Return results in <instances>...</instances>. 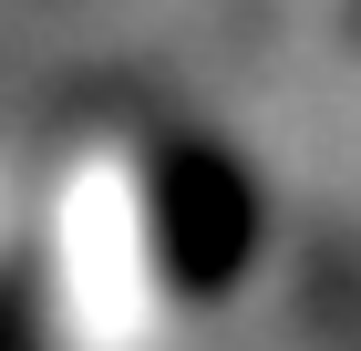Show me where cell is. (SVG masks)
Returning a JSON list of instances; mask_svg holds the SVG:
<instances>
[{
  "label": "cell",
  "instance_id": "1",
  "mask_svg": "<svg viewBox=\"0 0 361 351\" xmlns=\"http://www.w3.org/2000/svg\"><path fill=\"white\" fill-rule=\"evenodd\" d=\"M176 217H166V258L186 290H217L238 269V248H248V186H238V165L217 155H176Z\"/></svg>",
  "mask_w": 361,
  "mask_h": 351
}]
</instances>
